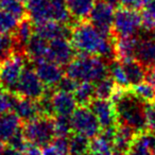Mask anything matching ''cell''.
I'll return each mask as SVG.
<instances>
[{
  "instance_id": "40",
  "label": "cell",
  "mask_w": 155,
  "mask_h": 155,
  "mask_svg": "<svg viewBox=\"0 0 155 155\" xmlns=\"http://www.w3.org/2000/svg\"><path fill=\"white\" fill-rule=\"evenodd\" d=\"M22 155H43V151L39 147L28 143L26 148L22 150Z\"/></svg>"
},
{
  "instance_id": "15",
  "label": "cell",
  "mask_w": 155,
  "mask_h": 155,
  "mask_svg": "<svg viewBox=\"0 0 155 155\" xmlns=\"http://www.w3.org/2000/svg\"><path fill=\"white\" fill-rule=\"evenodd\" d=\"M71 28L72 27H70L69 25L54 21V20L34 24L35 33L48 41L58 38V37H68V38H70Z\"/></svg>"
},
{
  "instance_id": "8",
  "label": "cell",
  "mask_w": 155,
  "mask_h": 155,
  "mask_svg": "<svg viewBox=\"0 0 155 155\" xmlns=\"http://www.w3.org/2000/svg\"><path fill=\"white\" fill-rule=\"evenodd\" d=\"M72 133H78L88 139L98 136L102 131L100 122L89 106H79L70 116Z\"/></svg>"
},
{
  "instance_id": "19",
  "label": "cell",
  "mask_w": 155,
  "mask_h": 155,
  "mask_svg": "<svg viewBox=\"0 0 155 155\" xmlns=\"http://www.w3.org/2000/svg\"><path fill=\"white\" fill-rule=\"evenodd\" d=\"M135 58L146 69L155 65V36L138 38Z\"/></svg>"
},
{
  "instance_id": "16",
  "label": "cell",
  "mask_w": 155,
  "mask_h": 155,
  "mask_svg": "<svg viewBox=\"0 0 155 155\" xmlns=\"http://www.w3.org/2000/svg\"><path fill=\"white\" fill-rule=\"evenodd\" d=\"M34 22L27 16L18 24L17 29L12 34L13 37L14 52L26 54V47L30 41L31 37L34 35Z\"/></svg>"
},
{
  "instance_id": "26",
  "label": "cell",
  "mask_w": 155,
  "mask_h": 155,
  "mask_svg": "<svg viewBox=\"0 0 155 155\" xmlns=\"http://www.w3.org/2000/svg\"><path fill=\"white\" fill-rule=\"evenodd\" d=\"M141 9V28L147 33L155 32V0H146Z\"/></svg>"
},
{
  "instance_id": "13",
  "label": "cell",
  "mask_w": 155,
  "mask_h": 155,
  "mask_svg": "<svg viewBox=\"0 0 155 155\" xmlns=\"http://www.w3.org/2000/svg\"><path fill=\"white\" fill-rule=\"evenodd\" d=\"M88 106L98 118L102 130L113 129L117 127L116 113L110 99L95 98Z\"/></svg>"
},
{
  "instance_id": "21",
  "label": "cell",
  "mask_w": 155,
  "mask_h": 155,
  "mask_svg": "<svg viewBox=\"0 0 155 155\" xmlns=\"http://www.w3.org/2000/svg\"><path fill=\"white\" fill-rule=\"evenodd\" d=\"M69 15L74 22L84 21L89 18L96 0H65Z\"/></svg>"
},
{
  "instance_id": "38",
  "label": "cell",
  "mask_w": 155,
  "mask_h": 155,
  "mask_svg": "<svg viewBox=\"0 0 155 155\" xmlns=\"http://www.w3.org/2000/svg\"><path fill=\"white\" fill-rule=\"evenodd\" d=\"M79 82L69 77H64L61 80V82L58 83V85L56 86L55 89H58V91H67V93H74L75 88H77Z\"/></svg>"
},
{
  "instance_id": "32",
  "label": "cell",
  "mask_w": 155,
  "mask_h": 155,
  "mask_svg": "<svg viewBox=\"0 0 155 155\" xmlns=\"http://www.w3.org/2000/svg\"><path fill=\"white\" fill-rule=\"evenodd\" d=\"M0 8L11 13L19 20L24 19L28 16L27 7L24 2H21L19 0H2L0 2Z\"/></svg>"
},
{
  "instance_id": "7",
  "label": "cell",
  "mask_w": 155,
  "mask_h": 155,
  "mask_svg": "<svg viewBox=\"0 0 155 155\" xmlns=\"http://www.w3.org/2000/svg\"><path fill=\"white\" fill-rule=\"evenodd\" d=\"M140 29H142L141 15L138 13L137 10H131L122 7L116 10L113 21V38L136 36Z\"/></svg>"
},
{
  "instance_id": "27",
  "label": "cell",
  "mask_w": 155,
  "mask_h": 155,
  "mask_svg": "<svg viewBox=\"0 0 155 155\" xmlns=\"http://www.w3.org/2000/svg\"><path fill=\"white\" fill-rule=\"evenodd\" d=\"M108 75L114 80L117 86L122 87V88H130L131 87L122 64L117 58H114V60L108 62Z\"/></svg>"
},
{
  "instance_id": "24",
  "label": "cell",
  "mask_w": 155,
  "mask_h": 155,
  "mask_svg": "<svg viewBox=\"0 0 155 155\" xmlns=\"http://www.w3.org/2000/svg\"><path fill=\"white\" fill-rule=\"evenodd\" d=\"M121 64H122L131 86L139 84L146 80L147 69L136 58H129V60L121 61Z\"/></svg>"
},
{
  "instance_id": "47",
  "label": "cell",
  "mask_w": 155,
  "mask_h": 155,
  "mask_svg": "<svg viewBox=\"0 0 155 155\" xmlns=\"http://www.w3.org/2000/svg\"><path fill=\"white\" fill-rule=\"evenodd\" d=\"M1 1H2V0H0V2H1Z\"/></svg>"
},
{
  "instance_id": "46",
  "label": "cell",
  "mask_w": 155,
  "mask_h": 155,
  "mask_svg": "<svg viewBox=\"0 0 155 155\" xmlns=\"http://www.w3.org/2000/svg\"><path fill=\"white\" fill-rule=\"evenodd\" d=\"M123 155H131V154H130V153H127V154H123Z\"/></svg>"
},
{
  "instance_id": "2",
  "label": "cell",
  "mask_w": 155,
  "mask_h": 155,
  "mask_svg": "<svg viewBox=\"0 0 155 155\" xmlns=\"http://www.w3.org/2000/svg\"><path fill=\"white\" fill-rule=\"evenodd\" d=\"M110 100L114 104L117 124L127 125L136 133L147 131L144 102L140 100L131 88L117 86Z\"/></svg>"
},
{
  "instance_id": "5",
  "label": "cell",
  "mask_w": 155,
  "mask_h": 155,
  "mask_svg": "<svg viewBox=\"0 0 155 155\" xmlns=\"http://www.w3.org/2000/svg\"><path fill=\"white\" fill-rule=\"evenodd\" d=\"M22 133L29 143L39 148L48 146L56 137L54 117L39 115L36 118L24 123Z\"/></svg>"
},
{
  "instance_id": "18",
  "label": "cell",
  "mask_w": 155,
  "mask_h": 155,
  "mask_svg": "<svg viewBox=\"0 0 155 155\" xmlns=\"http://www.w3.org/2000/svg\"><path fill=\"white\" fill-rule=\"evenodd\" d=\"M21 123L22 121L13 110L0 115V142L8 143L10 139L21 130Z\"/></svg>"
},
{
  "instance_id": "12",
  "label": "cell",
  "mask_w": 155,
  "mask_h": 155,
  "mask_svg": "<svg viewBox=\"0 0 155 155\" xmlns=\"http://www.w3.org/2000/svg\"><path fill=\"white\" fill-rule=\"evenodd\" d=\"M34 65L37 75L47 89H55L61 80L64 78L65 71L63 70V67L48 58L36 61L34 62Z\"/></svg>"
},
{
  "instance_id": "3",
  "label": "cell",
  "mask_w": 155,
  "mask_h": 155,
  "mask_svg": "<svg viewBox=\"0 0 155 155\" xmlns=\"http://www.w3.org/2000/svg\"><path fill=\"white\" fill-rule=\"evenodd\" d=\"M65 74L78 82L95 84L108 77V62L101 56L79 53L65 67Z\"/></svg>"
},
{
  "instance_id": "36",
  "label": "cell",
  "mask_w": 155,
  "mask_h": 155,
  "mask_svg": "<svg viewBox=\"0 0 155 155\" xmlns=\"http://www.w3.org/2000/svg\"><path fill=\"white\" fill-rule=\"evenodd\" d=\"M14 53V45L12 35L0 34V63L9 55Z\"/></svg>"
},
{
  "instance_id": "35",
  "label": "cell",
  "mask_w": 155,
  "mask_h": 155,
  "mask_svg": "<svg viewBox=\"0 0 155 155\" xmlns=\"http://www.w3.org/2000/svg\"><path fill=\"white\" fill-rule=\"evenodd\" d=\"M16 99L17 95L15 93H10L0 88V115L13 110Z\"/></svg>"
},
{
  "instance_id": "42",
  "label": "cell",
  "mask_w": 155,
  "mask_h": 155,
  "mask_svg": "<svg viewBox=\"0 0 155 155\" xmlns=\"http://www.w3.org/2000/svg\"><path fill=\"white\" fill-rule=\"evenodd\" d=\"M3 144H5V143H2V142H0V155L2 154V151H3V149H5Z\"/></svg>"
},
{
  "instance_id": "39",
  "label": "cell",
  "mask_w": 155,
  "mask_h": 155,
  "mask_svg": "<svg viewBox=\"0 0 155 155\" xmlns=\"http://www.w3.org/2000/svg\"><path fill=\"white\" fill-rule=\"evenodd\" d=\"M146 0H119V5L131 10L141 9Z\"/></svg>"
},
{
  "instance_id": "30",
  "label": "cell",
  "mask_w": 155,
  "mask_h": 155,
  "mask_svg": "<svg viewBox=\"0 0 155 155\" xmlns=\"http://www.w3.org/2000/svg\"><path fill=\"white\" fill-rule=\"evenodd\" d=\"M19 21L17 17L0 8V34L12 35L17 29Z\"/></svg>"
},
{
  "instance_id": "33",
  "label": "cell",
  "mask_w": 155,
  "mask_h": 155,
  "mask_svg": "<svg viewBox=\"0 0 155 155\" xmlns=\"http://www.w3.org/2000/svg\"><path fill=\"white\" fill-rule=\"evenodd\" d=\"M130 88L144 103L146 102L155 101V87L153 85H151L150 83H148L147 81L146 82L143 81V82L139 83V84L133 85Z\"/></svg>"
},
{
  "instance_id": "31",
  "label": "cell",
  "mask_w": 155,
  "mask_h": 155,
  "mask_svg": "<svg viewBox=\"0 0 155 155\" xmlns=\"http://www.w3.org/2000/svg\"><path fill=\"white\" fill-rule=\"evenodd\" d=\"M117 88L116 83L114 82L112 78H104L99 82L95 83V98H101V99H110L113 94Z\"/></svg>"
},
{
  "instance_id": "34",
  "label": "cell",
  "mask_w": 155,
  "mask_h": 155,
  "mask_svg": "<svg viewBox=\"0 0 155 155\" xmlns=\"http://www.w3.org/2000/svg\"><path fill=\"white\" fill-rule=\"evenodd\" d=\"M55 133L56 137H68L71 133V123H70V117H62V116H55Z\"/></svg>"
},
{
  "instance_id": "44",
  "label": "cell",
  "mask_w": 155,
  "mask_h": 155,
  "mask_svg": "<svg viewBox=\"0 0 155 155\" xmlns=\"http://www.w3.org/2000/svg\"><path fill=\"white\" fill-rule=\"evenodd\" d=\"M83 155H94V154H91V152H87V153H85V154H83Z\"/></svg>"
},
{
  "instance_id": "1",
  "label": "cell",
  "mask_w": 155,
  "mask_h": 155,
  "mask_svg": "<svg viewBox=\"0 0 155 155\" xmlns=\"http://www.w3.org/2000/svg\"><path fill=\"white\" fill-rule=\"evenodd\" d=\"M70 41L79 53L98 55L107 62L114 60V38L102 33L89 20L78 21L71 28Z\"/></svg>"
},
{
  "instance_id": "25",
  "label": "cell",
  "mask_w": 155,
  "mask_h": 155,
  "mask_svg": "<svg viewBox=\"0 0 155 155\" xmlns=\"http://www.w3.org/2000/svg\"><path fill=\"white\" fill-rule=\"evenodd\" d=\"M73 96L79 106H88L95 99V84L91 82H79Z\"/></svg>"
},
{
  "instance_id": "45",
  "label": "cell",
  "mask_w": 155,
  "mask_h": 155,
  "mask_svg": "<svg viewBox=\"0 0 155 155\" xmlns=\"http://www.w3.org/2000/svg\"><path fill=\"white\" fill-rule=\"evenodd\" d=\"M152 155H155V149L153 150V154H152Z\"/></svg>"
},
{
  "instance_id": "9",
  "label": "cell",
  "mask_w": 155,
  "mask_h": 155,
  "mask_svg": "<svg viewBox=\"0 0 155 155\" xmlns=\"http://www.w3.org/2000/svg\"><path fill=\"white\" fill-rule=\"evenodd\" d=\"M46 93H47V87L41 82L35 69L27 66L25 67L16 86V95L38 101L46 95Z\"/></svg>"
},
{
  "instance_id": "10",
  "label": "cell",
  "mask_w": 155,
  "mask_h": 155,
  "mask_svg": "<svg viewBox=\"0 0 155 155\" xmlns=\"http://www.w3.org/2000/svg\"><path fill=\"white\" fill-rule=\"evenodd\" d=\"M114 15V7L110 2L106 0H97L88 20L102 33L112 36Z\"/></svg>"
},
{
  "instance_id": "17",
  "label": "cell",
  "mask_w": 155,
  "mask_h": 155,
  "mask_svg": "<svg viewBox=\"0 0 155 155\" xmlns=\"http://www.w3.org/2000/svg\"><path fill=\"white\" fill-rule=\"evenodd\" d=\"M13 112L19 117L22 123L28 122V121L38 117L39 115H44L39 102L37 100L19 97V96H17V99H16L13 107Z\"/></svg>"
},
{
  "instance_id": "20",
  "label": "cell",
  "mask_w": 155,
  "mask_h": 155,
  "mask_svg": "<svg viewBox=\"0 0 155 155\" xmlns=\"http://www.w3.org/2000/svg\"><path fill=\"white\" fill-rule=\"evenodd\" d=\"M137 134L138 133H136L133 129L127 127V125L117 124L114 140H113V147H114L115 152L118 155L129 153L132 143H133Z\"/></svg>"
},
{
  "instance_id": "22",
  "label": "cell",
  "mask_w": 155,
  "mask_h": 155,
  "mask_svg": "<svg viewBox=\"0 0 155 155\" xmlns=\"http://www.w3.org/2000/svg\"><path fill=\"white\" fill-rule=\"evenodd\" d=\"M137 43L138 38L136 36L114 38L115 58L120 62L129 58H135Z\"/></svg>"
},
{
  "instance_id": "14",
  "label": "cell",
  "mask_w": 155,
  "mask_h": 155,
  "mask_svg": "<svg viewBox=\"0 0 155 155\" xmlns=\"http://www.w3.org/2000/svg\"><path fill=\"white\" fill-rule=\"evenodd\" d=\"M53 116L70 117L77 108V101L72 93L54 89L50 95Z\"/></svg>"
},
{
  "instance_id": "41",
  "label": "cell",
  "mask_w": 155,
  "mask_h": 155,
  "mask_svg": "<svg viewBox=\"0 0 155 155\" xmlns=\"http://www.w3.org/2000/svg\"><path fill=\"white\" fill-rule=\"evenodd\" d=\"M146 81L155 87V65L147 69V71H146Z\"/></svg>"
},
{
  "instance_id": "11",
  "label": "cell",
  "mask_w": 155,
  "mask_h": 155,
  "mask_svg": "<svg viewBox=\"0 0 155 155\" xmlns=\"http://www.w3.org/2000/svg\"><path fill=\"white\" fill-rule=\"evenodd\" d=\"M75 55L77 51L68 37H58L49 41L47 58L60 66L66 67Z\"/></svg>"
},
{
  "instance_id": "43",
  "label": "cell",
  "mask_w": 155,
  "mask_h": 155,
  "mask_svg": "<svg viewBox=\"0 0 155 155\" xmlns=\"http://www.w3.org/2000/svg\"><path fill=\"white\" fill-rule=\"evenodd\" d=\"M19 1H21V2H24L25 5H27V2H28L29 0H19Z\"/></svg>"
},
{
  "instance_id": "4",
  "label": "cell",
  "mask_w": 155,
  "mask_h": 155,
  "mask_svg": "<svg viewBox=\"0 0 155 155\" xmlns=\"http://www.w3.org/2000/svg\"><path fill=\"white\" fill-rule=\"evenodd\" d=\"M26 7L28 17L34 24L49 20L71 26L75 24L69 15L65 0H29Z\"/></svg>"
},
{
  "instance_id": "28",
  "label": "cell",
  "mask_w": 155,
  "mask_h": 155,
  "mask_svg": "<svg viewBox=\"0 0 155 155\" xmlns=\"http://www.w3.org/2000/svg\"><path fill=\"white\" fill-rule=\"evenodd\" d=\"M70 155H83L89 151V140L87 137L78 133H71L68 136Z\"/></svg>"
},
{
  "instance_id": "29",
  "label": "cell",
  "mask_w": 155,
  "mask_h": 155,
  "mask_svg": "<svg viewBox=\"0 0 155 155\" xmlns=\"http://www.w3.org/2000/svg\"><path fill=\"white\" fill-rule=\"evenodd\" d=\"M43 155H70L68 137H55L48 146L43 148Z\"/></svg>"
},
{
  "instance_id": "37",
  "label": "cell",
  "mask_w": 155,
  "mask_h": 155,
  "mask_svg": "<svg viewBox=\"0 0 155 155\" xmlns=\"http://www.w3.org/2000/svg\"><path fill=\"white\" fill-rule=\"evenodd\" d=\"M144 117H146L147 131L155 133V101L144 103Z\"/></svg>"
},
{
  "instance_id": "23",
  "label": "cell",
  "mask_w": 155,
  "mask_h": 155,
  "mask_svg": "<svg viewBox=\"0 0 155 155\" xmlns=\"http://www.w3.org/2000/svg\"><path fill=\"white\" fill-rule=\"evenodd\" d=\"M48 47H49V41L34 33L26 47L27 58L33 63L43 58H47Z\"/></svg>"
},
{
  "instance_id": "6",
  "label": "cell",
  "mask_w": 155,
  "mask_h": 155,
  "mask_svg": "<svg viewBox=\"0 0 155 155\" xmlns=\"http://www.w3.org/2000/svg\"><path fill=\"white\" fill-rule=\"evenodd\" d=\"M27 55L12 53L0 63V88L10 93H15L19 78L26 67Z\"/></svg>"
}]
</instances>
